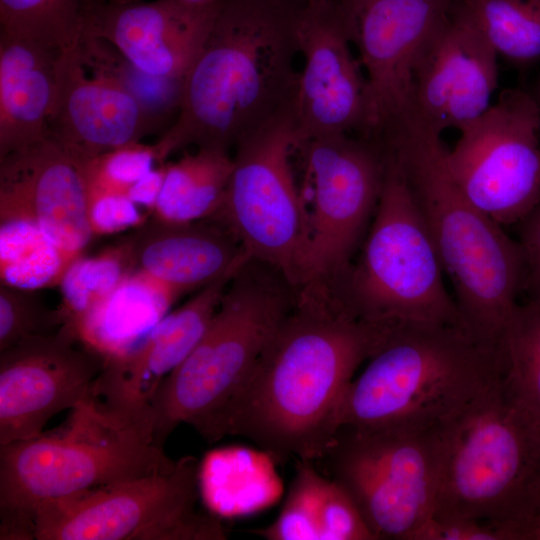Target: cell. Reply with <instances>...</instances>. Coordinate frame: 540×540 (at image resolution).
Segmentation results:
<instances>
[{
    "label": "cell",
    "instance_id": "6da1fadb",
    "mask_svg": "<svg viewBox=\"0 0 540 540\" xmlns=\"http://www.w3.org/2000/svg\"><path fill=\"white\" fill-rule=\"evenodd\" d=\"M388 325L351 316L325 283L298 286L292 311L230 402L221 437H245L279 461H318L344 392Z\"/></svg>",
    "mask_w": 540,
    "mask_h": 540
},
{
    "label": "cell",
    "instance_id": "7a4b0ae2",
    "mask_svg": "<svg viewBox=\"0 0 540 540\" xmlns=\"http://www.w3.org/2000/svg\"><path fill=\"white\" fill-rule=\"evenodd\" d=\"M298 54L294 0H220L177 114L153 144L157 163L188 146L231 152L293 101Z\"/></svg>",
    "mask_w": 540,
    "mask_h": 540
},
{
    "label": "cell",
    "instance_id": "3957f363",
    "mask_svg": "<svg viewBox=\"0 0 540 540\" xmlns=\"http://www.w3.org/2000/svg\"><path fill=\"white\" fill-rule=\"evenodd\" d=\"M382 139L401 167L450 279L461 328L501 354L506 326L523 292L525 258L519 242L461 191L448 168L441 134L407 117Z\"/></svg>",
    "mask_w": 540,
    "mask_h": 540
},
{
    "label": "cell",
    "instance_id": "277c9868",
    "mask_svg": "<svg viewBox=\"0 0 540 540\" xmlns=\"http://www.w3.org/2000/svg\"><path fill=\"white\" fill-rule=\"evenodd\" d=\"M297 291L273 265L254 257L242 263L198 343L157 388L151 404L157 447L182 423L209 443L222 438L230 402L292 311Z\"/></svg>",
    "mask_w": 540,
    "mask_h": 540
},
{
    "label": "cell",
    "instance_id": "5b68a950",
    "mask_svg": "<svg viewBox=\"0 0 540 540\" xmlns=\"http://www.w3.org/2000/svg\"><path fill=\"white\" fill-rule=\"evenodd\" d=\"M503 375L502 355L453 325L389 324L337 408L342 426L442 423Z\"/></svg>",
    "mask_w": 540,
    "mask_h": 540
},
{
    "label": "cell",
    "instance_id": "8992f818",
    "mask_svg": "<svg viewBox=\"0 0 540 540\" xmlns=\"http://www.w3.org/2000/svg\"><path fill=\"white\" fill-rule=\"evenodd\" d=\"M442 469L433 513L502 529L507 540L540 517V427L503 375L440 423Z\"/></svg>",
    "mask_w": 540,
    "mask_h": 540
},
{
    "label": "cell",
    "instance_id": "52a82bcc",
    "mask_svg": "<svg viewBox=\"0 0 540 540\" xmlns=\"http://www.w3.org/2000/svg\"><path fill=\"white\" fill-rule=\"evenodd\" d=\"M151 433L101 407L90 395L57 429L0 445V539H35L37 507L173 464Z\"/></svg>",
    "mask_w": 540,
    "mask_h": 540
},
{
    "label": "cell",
    "instance_id": "ba28073f",
    "mask_svg": "<svg viewBox=\"0 0 540 540\" xmlns=\"http://www.w3.org/2000/svg\"><path fill=\"white\" fill-rule=\"evenodd\" d=\"M385 150L382 189L361 254L344 277L329 287L357 319L461 328L428 228L399 163L387 147Z\"/></svg>",
    "mask_w": 540,
    "mask_h": 540
},
{
    "label": "cell",
    "instance_id": "9c48e42d",
    "mask_svg": "<svg viewBox=\"0 0 540 540\" xmlns=\"http://www.w3.org/2000/svg\"><path fill=\"white\" fill-rule=\"evenodd\" d=\"M442 456L440 424L342 426L318 461L351 496L376 540H413L433 516Z\"/></svg>",
    "mask_w": 540,
    "mask_h": 540
},
{
    "label": "cell",
    "instance_id": "30bf717a",
    "mask_svg": "<svg viewBox=\"0 0 540 540\" xmlns=\"http://www.w3.org/2000/svg\"><path fill=\"white\" fill-rule=\"evenodd\" d=\"M200 465L183 456L158 472L42 502L36 540H223L212 512L198 509Z\"/></svg>",
    "mask_w": 540,
    "mask_h": 540
},
{
    "label": "cell",
    "instance_id": "8fae6325",
    "mask_svg": "<svg viewBox=\"0 0 540 540\" xmlns=\"http://www.w3.org/2000/svg\"><path fill=\"white\" fill-rule=\"evenodd\" d=\"M292 103L236 144L223 201L209 219L227 228L251 257L278 268L299 286L307 230L291 166L298 145Z\"/></svg>",
    "mask_w": 540,
    "mask_h": 540
},
{
    "label": "cell",
    "instance_id": "7c38bea8",
    "mask_svg": "<svg viewBox=\"0 0 540 540\" xmlns=\"http://www.w3.org/2000/svg\"><path fill=\"white\" fill-rule=\"evenodd\" d=\"M305 185L300 188L307 244L301 284L340 281L363 237L382 189V140L334 134L301 143ZM299 285V286H300Z\"/></svg>",
    "mask_w": 540,
    "mask_h": 540
},
{
    "label": "cell",
    "instance_id": "4fadbf2b",
    "mask_svg": "<svg viewBox=\"0 0 540 540\" xmlns=\"http://www.w3.org/2000/svg\"><path fill=\"white\" fill-rule=\"evenodd\" d=\"M446 161L455 182L479 210L502 226L520 222L540 201V107L520 88L460 130Z\"/></svg>",
    "mask_w": 540,
    "mask_h": 540
},
{
    "label": "cell",
    "instance_id": "5bb4252c",
    "mask_svg": "<svg viewBox=\"0 0 540 540\" xmlns=\"http://www.w3.org/2000/svg\"><path fill=\"white\" fill-rule=\"evenodd\" d=\"M368 88V137L408 117L413 74L459 0H339Z\"/></svg>",
    "mask_w": 540,
    "mask_h": 540
},
{
    "label": "cell",
    "instance_id": "9a60e30c",
    "mask_svg": "<svg viewBox=\"0 0 540 540\" xmlns=\"http://www.w3.org/2000/svg\"><path fill=\"white\" fill-rule=\"evenodd\" d=\"M303 58L292 103L297 147L334 134L368 137V88L339 0H294Z\"/></svg>",
    "mask_w": 540,
    "mask_h": 540
},
{
    "label": "cell",
    "instance_id": "2e32d148",
    "mask_svg": "<svg viewBox=\"0 0 540 540\" xmlns=\"http://www.w3.org/2000/svg\"><path fill=\"white\" fill-rule=\"evenodd\" d=\"M103 362L65 326L0 351V445L39 436L87 399Z\"/></svg>",
    "mask_w": 540,
    "mask_h": 540
},
{
    "label": "cell",
    "instance_id": "e0dca14e",
    "mask_svg": "<svg viewBox=\"0 0 540 540\" xmlns=\"http://www.w3.org/2000/svg\"><path fill=\"white\" fill-rule=\"evenodd\" d=\"M161 125L93 50L60 51L49 136L79 163L139 143Z\"/></svg>",
    "mask_w": 540,
    "mask_h": 540
},
{
    "label": "cell",
    "instance_id": "ac0fdd59",
    "mask_svg": "<svg viewBox=\"0 0 540 540\" xmlns=\"http://www.w3.org/2000/svg\"><path fill=\"white\" fill-rule=\"evenodd\" d=\"M497 56L465 0H459L417 61L408 117L439 134L460 131L479 118L498 85Z\"/></svg>",
    "mask_w": 540,
    "mask_h": 540
},
{
    "label": "cell",
    "instance_id": "d6986e66",
    "mask_svg": "<svg viewBox=\"0 0 540 540\" xmlns=\"http://www.w3.org/2000/svg\"><path fill=\"white\" fill-rule=\"evenodd\" d=\"M237 269L196 291L130 351L105 359L91 392L99 405L152 434L157 388L198 343Z\"/></svg>",
    "mask_w": 540,
    "mask_h": 540
},
{
    "label": "cell",
    "instance_id": "ffe728a7",
    "mask_svg": "<svg viewBox=\"0 0 540 540\" xmlns=\"http://www.w3.org/2000/svg\"><path fill=\"white\" fill-rule=\"evenodd\" d=\"M4 220L35 224L74 258L83 255L95 236L80 164L52 137L0 159Z\"/></svg>",
    "mask_w": 540,
    "mask_h": 540
},
{
    "label": "cell",
    "instance_id": "44dd1931",
    "mask_svg": "<svg viewBox=\"0 0 540 540\" xmlns=\"http://www.w3.org/2000/svg\"><path fill=\"white\" fill-rule=\"evenodd\" d=\"M219 2L197 8L176 0H84L83 33L107 42L147 75L182 81L212 28Z\"/></svg>",
    "mask_w": 540,
    "mask_h": 540
},
{
    "label": "cell",
    "instance_id": "7402d4cb",
    "mask_svg": "<svg viewBox=\"0 0 540 540\" xmlns=\"http://www.w3.org/2000/svg\"><path fill=\"white\" fill-rule=\"evenodd\" d=\"M128 242L134 270L180 296L209 285L251 257L227 228L211 219L172 222L153 216Z\"/></svg>",
    "mask_w": 540,
    "mask_h": 540
},
{
    "label": "cell",
    "instance_id": "603a6c76",
    "mask_svg": "<svg viewBox=\"0 0 540 540\" xmlns=\"http://www.w3.org/2000/svg\"><path fill=\"white\" fill-rule=\"evenodd\" d=\"M60 51L0 34V159L49 136Z\"/></svg>",
    "mask_w": 540,
    "mask_h": 540
},
{
    "label": "cell",
    "instance_id": "cb8c5ba5",
    "mask_svg": "<svg viewBox=\"0 0 540 540\" xmlns=\"http://www.w3.org/2000/svg\"><path fill=\"white\" fill-rule=\"evenodd\" d=\"M179 297L170 288L133 271L68 329L104 360L117 357L143 340Z\"/></svg>",
    "mask_w": 540,
    "mask_h": 540
},
{
    "label": "cell",
    "instance_id": "d4e9b609",
    "mask_svg": "<svg viewBox=\"0 0 540 540\" xmlns=\"http://www.w3.org/2000/svg\"><path fill=\"white\" fill-rule=\"evenodd\" d=\"M228 151L196 148L170 164L153 216L172 222L211 218L219 209L233 170Z\"/></svg>",
    "mask_w": 540,
    "mask_h": 540
},
{
    "label": "cell",
    "instance_id": "484cf974",
    "mask_svg": "<svg viewBox=\"0 0 540 540\" xmlns=\"http://www.w3.org/2000/svg\"><path fill=\"white\" fill-rule=\"evenodd\" d=\"M75 259L35 224L0 221V284L33 291L59 286Z\"/></svg>",
    "mask_w": 540,
    "mask_h": 540
},
{
    "label": "cell",
    "instance_id": "4316f807",
    "mask_svg": "<svg viewBox=\"0 0 540 540\" xmlns=\"http://www.w3.org/2000/svg\"><path fill=\"white\" fill-rule=\"evenodd\" d=\"M503 380L540 427V296L517 304L502 341Z\"/></svg>",
    "mask_w": 540,
    "mask_h": 540
},
{
    "label": "cell",
    "instance_id": "83f0119b",
    "mask_svg": "<svg viewBox=\"0 0 540 540\" xmlns=\"http://www.w3.org/2000/svg\"><path fill=\"white\" fill-rule=\"evenodd\" d=\"M498 55L518 66L540 59V0H465Z\"/></svg>",
    "mask_w": 540,
    "mask_h": 540
},
{
    "label": "cell",
    "instance_id": "f1b7e54d",
    "mask_svg": "<svg viewBox=\"0 0 540 540\" xmlns=\"http://www.w3.org/2000/svg\"><path fill=\"white\" fill-rule=\"evenodd\" d=\"M134 270L128 239L93 256H79L59 287L65 327L71 328Z\"/></svg>",
    "mask_w": 540,
    "mask_h": 540
},
{
    "label": "cell",
    "instance_id": "f546056e",
    "mask_svg": "<svg viewBox=\"0 0 540 540\" xmlns=\"http://www.w3.org/2000/svg\"><path fill=\"white\" fill-rule=\"evenodd\" d=\"M83 6L84 0H0V34L72 49L83 34Z\"/></svg>",
    "mask_w": 540,
    "mask_h": 540
},
{
    "label": "cell",
    "instance_id": "4dcf8cb0",
    "mask_svg": "<svg viewBox=\"0 0 540 540\" xmlns=\"http://www.w3.org/2000/svg\"><path fill=\"white\" fill-rule=\"evenodd\" d=\"M324 476L300 461L277 518L254 533L267 540H320V492Z\"/></svg>",
    "mask_w": 540,
    "mask_h": 540
},
{
    "label": "cell",
    "instance_id": "1f68e13d",
    "mask_svg": "<svg viewBox=\"0 0 540 540\" xmlns=\"http://www.w3.org/2000/svg\"><path fill=\"white\" fill-rule=\"evenodd\" d=\"M65 325L61 309H51L36 291L0 284V351Z\"/></svg>",
    "mask_w": 540,
    "mask_h": 540
},
{
    "label": "cell",
    "instance_id": "d6a6232c",
    "mask_svg": "<svg viewBox=\"0 0 540 540\" xmlns=\"http://www.w3.org/2000/svg\"><path fill=\"white\" fill-rule=\"evenodd\" d=\"M157 162L153 145L141 142L126 145L93 157L80 164L88 196L126 195L130 188L154 168Z\"/></svg>",
    "mask_w": 540,
    "mask_h": 540
},
{
    "label": "cell",
    "instance_id": "836d02e7",
    "mask_svg": "<svg viewBox=\"0 0 540 540\" xmlns=\"http://www.w3.org/2000/svg\"><path fill=\"white\" fill-rule=\"evenodd\" d=\"M320 540H376L358 507L335 480L325 477L319 510Z\"/></svg>",
    "mask_w": 540,
    "mask_h": 540
},
{
    "label": "cell",
    "instance_id": "e575fe53",
    "mask_svg": "<svg viewBox=\"0 0 540 540\" xmlns=\"http://www.w3.org/2000/svg\"><path fill=\"white\" fill-rule=\"evenodd\" d=\"M88 218L94 235L139 227L146 221L140 207L128 196L120 194L88 196Z\"/></svg>",
    "mask_w": 540,
    "mask_h": 540
},
{
    "label": "cell",
    "instance_id": "d590c367",
    "mask_svg": "<svg viewBox=\"0 0 540 540\" xmlns=\"http://www.w3.org/2000/svg\"><path fill=\"white\" fill-rule=\"evenodd\" d=\"M413 540H507V537L502 529L489 523L432 516Z\"/></svg>",
    "mask_w": 540,
    "mask_h": 540
},
{
    "label": "cell",
    "instance_id": "8d00e7d4",
    "mask_svg": "<svg viewBox=\"0 0 540 540\" xmlns=\"http://www.w3.org/2000/svg\"><path fill=\"white\" fill-rule=\"evenodd\" d=\"M164 176L165 164L153 168L130 188L127 196L140 208H146L153 213L162 189Z\"/></svg>",
    "mask_w": 540,
    "mask_h": 540
},
{
    "label": "cell",
    "instance_id": "74e56055",
    "mask_svg": "<svg viewBox=\"0 0 540 540\" xmlns=\"http://www.w3.org/2000/svg\"><path fill=\"white\" fill-rule=\"evenodd\" d=\"M523 291L528 298L540 296V261L526 266Z\"/></svg>",
    "mask_w": 540,
    "mask_h": 540
},
{
    "label": "cell",
    "instance_id": "f35d334b",
    "mask_svg": "<svg viewBox=\"0 0 540 540\" xmlns=\"http://www.w3.org/2000/svg\"><path fill=\"white\" fill-rule=\"evenodd\" d=\"M525 540H540V517L525 532Z\"/></svg>",
    "mask_w": 540,
    "mask_h": 540
},
{
    "label": "cell",
    "instance_id": "ab89813d",
    "mask_svg": "<svg viewBox=\"0 0 540 540\" xmlns=\"http://www.w3.org/2000/svg\"><path fill=\"white\" fill-rule=\"evenodd\" d=\"M176 1L187 6L197 7V8L209 7L219 2V0H176Z\"/></svg>",
    "mask_w": 540,
    "mask_h": 540
},
{
    "label": "cell",
    "instance_id": "60d3db41",
    "mask_svg": "<svg viewBox=\"0 0 540 540\" xmlns=\"http://www.w3.org/2000/svg\"><path fill=\"white\" fill-rule=\"evenodd\" d=\"M537 92L534 95L539 107H540V78H539V81H538V84H537Z\"/></svg>",
    "mask_w": 540,
    "mask_h": 540
},
{
    "label": "cell",
    "instance_id": "b9f144b4",
    "mask_svg": "<svg viewBox=\"0 0 540 540\" xmlns=\"http://www.w3.org/2000/svg\"><path fill=\"white\" fill-rule=\"evenodd\" d=\"M114 1H119V2H135V1H139V0H114Z\"/></svg>",
    "mask_w": 540,
    "mask_h": 540
}]
</instances>
